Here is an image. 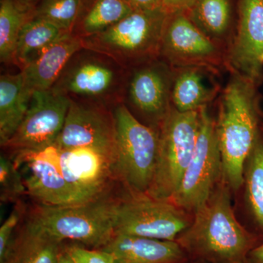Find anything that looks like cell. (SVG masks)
I'll use <instances>...</instances> for the list:
<instances>
[{
    "mask_svg": "<svg viewBox=\"0 0 263 263\" xmlns=\"http://www.w3.org/2000/svg\"><path fill=\"white\" fill-rule=\"evenodd\" d=\"M70 100L53 90L33 91L23 121L5 145L14 154L54 145L65 124Z\"/></svg>",
    "mask_w": 263,
    "mask_h": 263,
    "instance_id": "13",
    "label": "cell"
},
{
    "mask_svg": "<svg viewBox=\"0 0 263 263\" xmlns=\"http://www.w3.org/2000/svg\"><path fill=\"white\" fill-rule=\"evenodd\" d=\"M33 11L18 0L0 2V61L4 65H14L19 34Z\"/></svg>",
    "mask_w": 263,
    "mask_h": 263,
    "instance_id": "24",
    "label": "cell"
},
{
    "mask_svg": "<svg viewBox=\"0 0 263 263\" xmlns=\"http://www.w3.org/2000/svg\"><path fill=\"white\" fill-rule=\"evenodd\" d=\"M238 23L227 55L228 72L256 85L263 77V0H238Z\"/></svg>",
    "mask_w": 263,
    "mask_h": 263,
    "instance_id": "15",
    "label": "cell"
},
{
    "mask_svg": "<svg viewBox=\"0 0 263 263\" xmlns=\"http://www.w3.org/2000/svg\"><path fill=\"white\" fill-rule=\"evenodd\" d=\"M81 48L83 44L80 37L72 33H66L34 61L20 70L26 86L32 92L51 89L71 57Z\"/></svg>",
    "mask_w": 263,
    "mask_h": 263,
    "instance_id": "17",
    "label": "cell"
},
{
    "mask_svg": "<svg viewBox=\"0 0 263 263\" xmlns=\"http://www.w3.org/2000/svg\"><path fill=\"white\" fill-rule=\"evenodd\" d=\"M22 206L15 207L0 228V263L4 262L13 240V233L22 217Z\"/></svg>",
    "mask_w": 263,
    "mask_h": 263,
    "instance_id": "29",
    "label": "cell"
},
{
    "mask_svg": "<svg viewBox=\"0 0 263 263\" xmlns=\"http://www.w3.org/2000/svg\"><path fill=\"white\" fill-rule=\"evenodd\" d=\"M55 145L60 149L95 148L113 155L116 160V129L112 110L70 100L65 124Z\"/></svg>",
    "mask_w": 263,
    "mask_h": 263,
    "instance_id": "14",
    "label": "cell"
},
{
    "mask_svg": "<svg viewBox=\"0 0 263 263\" xmlns=\"http://www.w3.org/2000/svg\"><path fill=\"white\" fill-rule=\"evenodd\" d=\"M133 10H152L162 8L163 0H124Z\"/></svg>",
    "mask_w": 263,
    "mask_h": 263,
    "instance_id": "31",
    "label": "cell"
},
{
    "mask_svg": "<svg viewBox=\"0 0 263 263\" xmlns=\"http://www.w3.org/2000/svg\"><path fill=\"white\" fill-rule=\"evenodd\" d=\"M222 176V162L216 121L207 107L200 109L196 145L172 201L187 213L206 202Z\"/></svg>",
    "mask_w": 263,
    "mask_h": 263,
    "instance_id": "8",
    "label": "cell"
},
{
    "mask_svg": "<svg viewBox=\"0 0 263 263\" xmlns=\"http://www.w3.org/2000/svg\"><path fill=\"white\" fill-rule=\"evenodd\" d=\"M230 191L221 176L209 200L194 213L176 240L186 254L208 263H246L256 239L235 217Z\"/></svg>",
    "mask_w": 263,
    "mask_h": 263,
    "instance_id": "1",
    "label": "cell"
},
{
    "mask_svg": "<svg viewBox=\"0 0 263 263\" xmlns=\"http://www.w3.org/2000/svg\"><path fill=\"white\" fill-rule=\"evenodd\" d=\"M262 131H263V128H262Z\"/></svg>",
    "mask_w": 263,
    "mask_h": 263,
    "instance_id": "36",
    "label": "cell"
},
{
    "mask_svg": "<svg viewBox=\"0 0 263 263\" xmlns=\"http://www.w3.org/2000/svg\"><path fill=\"white\" fill-rule=\"evenodd\" d=\"M246 263H263V243L249 252Z\"/></svg>",
    "mask_w": 263,
    "mask_h": 263,
    "instance_id": "32",
    "label": "cell"
},
{
    "mask_svg": "<svg viewBox=\"0 0 263 263\" xmlns=\"http://www.w3.org/2000/svg\"><path fill=\"white\" fill-rule=\"evenodd\" d=\"M215 75L199 67L174 68L171 105L178 111H196L212 103L221 88L214 82Z\"/></svg>",
    "mask_w": 263,
    "mask_h": 263,
    "instance_id": "18",
    "label": "cell"
},
{
    "mask_svg": "<svg viewBox=\"0 0 263 263\" xmlns=\"http://www.w3.org/2000/svg\"><path fill=\"white\" fill-rule=\"evenodd\" d=\"M133 11L124 0H91L83 3L72 34L84 38L106 30Z\"/></svg>",
    "mask_w": 263,
    "mask_h": 263,
    "instance_id": "23",
    "label": "cell"
},
{
    "mask_svg": "<svg viewBox=\"0 0 263 263\" xmlns=\"http://www.w3.org/2000/svg\"><path fill=\"white\" fill-rule=\"evenodd\" d=\"M33 92L24 82L22 71L0 77V144L4 146L23 121Z\"/></svg>",
    "mask_w": 263,
    "mask_h": 263,
    "instance_id": "21",
    "label": "cell"
},
{
    "mask_svg": "<svg viewBox=\"0 0 263 263\" xmlns=\"http://www.w3.org/2000/svg\"><path fill=\"white\" fill-rule=\"evenodd\" d=\"M199 124L200 110L182 113L171 106L159 127L157 166L146 195L172 200L193 155Z\"/></svg>",
    "mask_w": 263,
    "mask_h": 263,
    "instance_id": "6",
    "label": "cell"
},
{
    "mask_svg": "<svg viewBox=\"0 0 263 263\" xmlns=\"http://www.w3.org/2000/svg\"><path fill=\"white\" fill-rule=\"evenodd\" d=\"M160 57L173 68L199 67L220 76L228 71L227 52L200 30L186 13H169Z\"/></svg>",
    "mask_w": 263,
    "mask_h": 263,
    "instance_id": "9",
    "label": "cell"
},
{
    "mask_svg": "<svg viewBox=\"0 0 263 263\" xmlns=\"http://www.w3.org/2000/svg\"><path fill=\"white\" fill-rule=\"evenodd\" d=\"M127 72L108 55L83 47L71 57L51 89L70 100L112 110L122 103Z\"/></svg>",
    "mask_w": 263,
    "mask_h": 263,
    "instance_id": "3",
    "label": "cell"
},
{
    "mask_svg": "<svg viewBox=\"0 0 263 263\" xmlns=\"http://www.w3.org/2000/svg\"><path fill=\"white\" fill-rule=\"evenodd\" d=\"M15 155L13 161L23 176L27 194L41 205L70 206L89 202L64 178L56 145Z\"/></svg>",
    "mask_w": 263,
    "mask_h": 263,
    "instance_id": "12",
    "label": "cell"
},
{
    "mask_svg": "<svg viewBox=\"0 0 263 263\" xmlns=\"http://www.w3.org/2000/svg\"><path fill=\"white\" fill-rule=\"evenodd\" d=\"M196 0H163L162 8L168 13H186Z\"/></svg>",
    "mask_w": 263,
    "mask_h": 263,
    "instance_id": "30",
    "label": "cell"
},
{
    "mask_svg": "<svg viewBox=\"0 0 263 263\" xmlns=\"http://www.w3.org/2000/svg\"><path fill=\"white\" fill-rule=\"evenodd\" d=\"M18 1L26 6L34 8V7L41 2V0H18Z\"/></svg>",
    "mask_w": 263,
    "mask_h": 263,
    "instance_id": "34",
    "label": "cell"
},
{
    "mask_svg": "<svg viewBox=\"0 0 263 263\" xmlns=\"http://www.w3.org/2000/svg\"><path fill=\"white\" fill-rule=\"evenodd\" d=\"M104 250L114 256L115 263H184L187 254L177 241L114 235Z\"/></svg>",
    "mask_w": 263,
    "mask_h": 263,
    "instance_id": "16",
    "label": "cell"
},
{
    "mask_svg": "<svg viewBox=\"0 0 263 263\" xmlns=\"http://www.w3.org/2000/svg\"><path fill=\"white\" fill-rule=\"evenodd\" d=\"M66 33L68 32L51 22L32 15L24 24L19 34L14 65L22 70Z\"/></svg>",
    "mask_w": 263,
    "mask_h": 263,
    "instance_id": "22",
    "label": "cell"
},
{
    "mask_svg": "<svg viewBox=\"0 0 263 263\" xmlns=\"http://www.w3.org/2000/svg\"><path fill=\"white\" fill-rule=\"evenodd\" d=\"M192 263H202V262H192Z\"/></svg>",
    "mask_w": 263,
    "mask_h": 263,
    "instance_id": "35",
    "label": "cell"
},
{
    "mask_svg": "<svg viewBox=\"0 0 263 263\" xmlns=\"http://www.w3.org/2000/svg\"><path fill=\"white\" fill-rule=\"evenodd\" d=\"M118 201L103 196L93 201L70 205H40L33 221L59 240H71L103 249L115 235Z\"/></svg>",
    "mask_w": 263,
    "mask_h": 263,
    "instance_id": "5",
    "label": "cell"
},
{
    "mask_svg": "<svg viewBox=\"0 0 263 263\" xmlns=\"http://www.w3.org/2000/svg\"><path fill=\"white\" fill-rule=\"evenodd\" d=\"M168 14L163 8L133 10L106 30L81 38L83 47L105 53L129 70L160 57L161 40Z\"/></svg>",
    "mask_w": 263,
    "mask_h": 263,
    "instance_id": "4",
    "label": "cell"
},
{
    "mask_svg": "<svg viewBox=\"0 0 263 263\" xmlns=\"http://www.w3.org/2000/svg\"><path fill=\"white\" fill-rule=\"evenodd\" d=\"M187 214L172 201L135 194L118 201L115 235L176 241L191 224Z\"/></svg>",
    "mask_w": 263,
    "mask_h": 263,
    "instance_id": "10",
    "label": "cell"
},
{
    "mask_svg": "<svg viewBox=\"0 0 263 263\" xmlns=\"http://www.w3.org/2000/svg\"><path fill=\"white\" fill-rule=\"evenodd\" d=\"M83 0H41L33 16L44 19L66 32H72L82 8Z\"/></svg>",
    "mask_w": 263,
    "mask_h": 263,
    "instance_id": "26",
    "label": "cell"
},
{
    "mask_svg": "<svg viewBox=\"0 0 263 263\" xmlns=\"http://www.w3.org/2000/svg\"><path fill=\"white\" fill-rule=\"evenodd\" d=\"M65 250L76 263H115L113 254L103 249H89L71 246Z\"/></svg>",
    "mask_w": 263,
    "mask_h": 263,
    "instance_id": "28",
    "label": "cell"
},
{
    "mask_svg": "<svg viewBox=\"0 0 263 263\" xmlns=\"http://www.w3.org/2000/svg\"><path fill=\"white\" fill-rule=\"evenodd\" d=\"M219 98L216 121L222 177L232 190L245 181L246 164L259 136L257 85L235 72Z\"/></svg>",
    "mask_w": 263,
    "mask_h": 263,
    "instance_id": "2",
    "label": "cell"
},
{
    "mask_svg": "<svg viewBox=\"0 0 263 263\" xmlns=\"http://www.w3.org/2000/svg\"><path fill=\"white\" fill-rule=\"evenodd\" d=\"M0 193L3 201H14L27 193L20 170L4 155L0 157Z\"/></svg>",
    "mask_w": 263,
    "mask_h": 263,
    "instance_id": "27",
    "label": "cell"
},
{
    "mask_svg": "<svg viewBox=\"0 0 263 263\" xmlns=\"http://www.w3.org/2000/svg\"><path fill=\"white\" fill-rule=\"evenodd\" d=\"M243 183L249 210L263 230V141L259 135L246 164Z\"/></svg>",
    "mask_w": 263,
    "mask_h": 263,
    "instance_id": "25",
    "label": "cell"
},
{
    "mask_svg": "<svg viewBox=\"0 0 263 263\" xmlns=\"http://www.w3.org/2000/svg\"><path fill=\"white\" fill-rule=\"evenodd\" d=\"M57 263H76L70 256L67 254L65 250L62 251L59 256L58 262Z\"/></svg>",
    "mask_w": 263,
    "mask_h": 263,
    "instance_id": "33",
    "label": "cell"
},
{
    "mask_svg": "<svg viewBox=\"0 0 263 263\" xmlns=\"http://www.w3.org/2000/svg\"><path fill=\"white\" fill-rule=\"evenodd\" d=\"M186 13L228 55L236 31L233 0H196Z\"/></svg>",
    "mask_w": 263,
    "mask_h": 263,
    "instance_id": "19",
    "label": "cell"
},
{
    "mask_svg": "<svg viewBox=\"0 0 263 263\" xmlns=\"http://www.w3.org/2000/svg\"><path fill=\"white\" fill-rule=\"evenodd\" d=\"M174 68L160 57L128 70L122 103L135 117L158 130L171 106Z\"/></svg>",
    "mask_w": 263,
    "mask_h": 263,
    "instance_id": "11",
    "label": "cell"
},
{
    "mask_svg": "<svg viewBox=\"0 0 263 263\" xmlns=\"http://www.w3.org/2000/svg\"><path fill=\"white\" fill-rule=\"evenodd\" d=\"M61 243L30 219L12 241L3 263H57Z\"/></svg>",
    "mask_w": 263,
    "mask_h": 263,
    "instance_id": "20",
    "label": "cell"
},
{
    "mask_svg": "<svg viewBox=\"0 0 263 263\" xmlns=\"http://www.w3.org/2000/svg\"><path fill=\"white\" fill-rule=\"evenodd\" d=\"M116 129L115 174L135 194H147L155 176L158 130L140 122L123 103L112 109Z\"/></svg>",
    "mask_w": 263,
    "mask_h": 263,
    "instance_id": "7",
    "label": "cell"
}]
</instances>
